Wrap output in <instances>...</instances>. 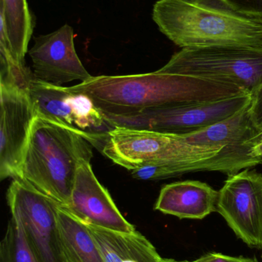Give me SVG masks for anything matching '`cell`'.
<instances>
[{
	"instance_id": "obj_1",
	"label": "cell",
	"mask_w": 262,
	"mask_h": 262,
	"mask_svg": "<svg viewBox=\"0 0 262 262\" xmlns=\"http://www.w3.org/2000/svg\"><path fill=\"white\" fill-rule=\"evenodd\" d=\"M66 89L90 98L103 115L115 116L249 93L232 84L158 71L139 75L92 76Z\"/></svg>"
},
{
	"instance_id": "obj_2",
	"label": "cell",
	"mask_w": 262,
	"mask_h": 262,
	"mask_svg": "<svg viewBox=\"0 0 262 262\" xmlns=\"http://www.w3.org/2000/svg\"><path fill=\"white\" fill-rule=\"evenodd\" d=\"M152 19L182 49L211 46H262V20L216 3L158 0Z\"/></svg>"
},
{
	"instance_id": "obj_3",
	"label": "cell",
	"mask_w": 262,
	"mask_h": 262,
	"mask_svg": "<svg viewBox=\"0 0 262 262\" xmlns=\"http://www.w3.org/2000/svg\"><path fill=\"white\" fill-rule=\"evenodd\" d=\"M93 157L78 131L37 115L22 163L20 178L63 206L70 202L78 166Z\"/></svg>"
},
{
	"instance_id": "obj_4",
	"label": "cell",
	"mask_w": 262,
	"mask_h": 262,
	"mask_svg": "<svg viewBox=\"0 0 262 262\" xmlns=\"http://www.w3.org/2000/svg\"><path fill=\"white\" fill-rule=\"evenodd\" d=\"M157 71L232 84L252 95L262 84V46L186 48Z\"/></svg>"
},
{
	"instance_id": "obj_5",
	"label": "cell",
	"mask_w": 262,
	"mask_h": 262,
	"mask_svg": "<svg viewBox=\"0 0 262 262\" xmlns=\"http://www.w3.org/2000/svg\"><path fill=\"white\" fill-rule=\"evenodd\" d=\"M224 148L192 144L176 134L115 127L106 134L100 150L115 164L132 171L149 163L206 160Z\"/></svg>"
},
{
	"instance_id": "obj_6",
	"label": "cell",
	"mask_w": 262,
	"mask_h": 262,
	"mask_svg": "<svg viewBox=\"0 0 262 262\" xmlns=\"http://www.w3.org/2000/svg\"><path fill=\"white\" fill-rule=\"evenodd\" d=\"M252 95L149 109L135 115H104L112 127L149 130L166 134H192L224 121L251 104Z\"/></svg>"
},
{
	"instance_id": "obj_7",
	"label": "cell",
	"mask_w": 262,
	"mask_h": 262,
	"mask_svg": "<svg viewBox=\"0 0 262 262\" xmlns=\"http://www.w3.org/2000/svg\"><path fill=\"white\" fill-rule=\"evenodd\" d=\"M6 199L11 215L21 223L28 244L38 261L69 262L58 229V203L21 179H13Z\"/></svg>"
},
{
	"instance_id": "obj_8",
	"label": "cell",
	"mask_w": 262,
	"mask_h": 262,
	"mask_svg": "<svg viewBox=\"0 0 262 262\" xmlns=\"http://www.w3.org/2000/svg\"><path fill=\"white\" fill-rule=\"evenodd\" d=\"M38 116L56 121L79 132L91 144L101 149L106 134L113 128L104 115L86 95L72 93L32 77L28 88Z\"/></svg>"
},
{
	"instance_id": "obj_9",
	"label": "cell",
	"mask_w": 262,
	"mask_h": 262,
	"mask_svg": "<svg viewBox=\"0 0 262 262\" xmlns=\"http://www.w3.org/2000/svg\"><path fill=\"white\" fill-rule=\"evenodd\" d=\"M217 212L248 246L262 249V174L243 169L228 177L218 191Z\"/></svg>"
},
{
	"instance_id": "obj_10",
	"label": "cell",
	"mask_w": 262,
	"mask_h": 262,
	"mask_svg": "<svg viewBox=\"0 0 262 262\" xmlns=\"http://www.w3.org/2000/svg\"><path fill=\"white\" fill-rule=\"evenodd\" d=\"M28 88L0 81V179H19L25 151L37 114Z\"/></svg>"
},
{
	"instance_id": "obj_11",
	"label": "cell",
	"mask_w": 262,
	"mask_h": 262,
	"mask_svg": "<svg viewBox=\"0 0 262 262\" xmlns=\"http://www.w3.org/2000/svg\"><path fill=\"white\" fill-rule=\"evenodd\" d=\"M74 30L68 24L47 35L34 38L29 54L35 78L54 85L92 78L75 51Z\"/></svg>"
},
{
	"instance_id": "obj_12",
	"label": "cell",
	"mask_w": 262,
	"mask_h": 262,
	"mask_svg": "<svg viewBox=\"0 0 262 262\" xmlns=\"http://www.w3.org/2000/svg\"><path fill=\"white\" fill-rule=\"evenodd\" d=\"M63 207L86 224L116 232L136 231L122 215L109 191L99 183L90 162H83L78 166L70 202Z\"/></svg>"
},
{
	"instance_id": "obj_13",
	"label": "cell",
	"mask_w": 262,
	"mask_h": 262,
	"mask_svg": "<svg viewBox=\"0 0 262 262\" xmlns=\"http://www.w3.org/2000/svg\"><path fill=\"white\" fill-rule=\"evenodd\" d=\"M218 191L198 180H185L165 185L155 209L184 220H203L217 212Z\"/></svg>"
},
{
	"instance_id": "obj_14",
	"label": "cell",
	"mask_w": 262,
	"mask_h": 262,
	"mask_svg": "<svg viewBox=\"0 0 262 262\" xmlns=\"http://www.w3.org/2000/svg\"><path fill=\"white\" fill-rule=\"evenodd\" d=\"M86 225L105 262H160L163 259L151 242L137 231L116 232Z\"/></svg>"
},
{
	"instance_id": "obj_15",
	"label": "cell",
	"mask_w": 262,
	"mask_h": 262,
	"mask_svg": "<svg viewBox=\"0 0 262 262\" xmlns=\"http://www.w3.org/2000/svg\"><path fill=\"white\" fill-rule=\"evenodd\" d=\"M249 106L210 127L181 136L186 141L198 146L252 149L260 131L252 121Z\"/></svg>"
},
{
	"instance_id": "obj_16",
	"label": "cell",
	"mask_w": 262,
	"mask_h": 262,
	"mask_svg": "<svg viewBox=\"0 0 262 262\" xmlns=\"http://www.w3.org/2000/svg\"><path fill=\"white\" fill-rule=\"evenodd\" d=\"M57 220L68 261L105 262L96 241L86 223L59 204L57 207Z\"/></svg>"
},
{
	"instance_id": "obj_17",
	"label": "cell",
	"mask_w": 262,
	"mask_h": 262,
	"mask_svg": "<svg viewBox=\"0 0 262 262\" xmlns=\"http://www.w3.org/2000/svg\"><path fill=\"white\" fill-rule=\"evenodd\" d=\"M0 23L6 28L14 59L26 66L25 56L35 26L27 0H1Z\"/></svg>"
},
{
	"instance_id": "obj_18",
	"label": "cell",
	"mask_w": 262,
	"mask_h": 262,
	"mask_svg": "<svg viewBox=\"0 0 262 262\" xmlns=\"http://www.w3.org/2000/svg\"><path fill=\"white\" fill-rule=\"evenodd\" d=\"M0 262H39L28 244L21 223L12 216L0 243Z\"/></svg>"
},
{
	"instance_id": "obj_19",
	"label": "cell",
	"mask_w": 262,
	"mask_h": 262,
	"mask_svg": "<svg viewBox=\"0 0 262 262\" xmlns=\"http://www.w3.org/2000/svg\"><path fill=\"white\" fill-rule=\"evenodd\" d=\"M218 4L234 12L262 20V0H217Z\"/></svg>"
},
{
	"instance_id": "obj_20",
	"label": "cell",
	"mask_w": 262,
	"mask_h": 262,
	"mask_svg": "<svg viewBox=\"0 0 262 262\" xmlns=\"http://www.w3.org/2000/svg\"><path fill=\"white\" fill-rule=\"evenodd\" d=\"M251 118L256 128L262 131V84L252 95V101L249 106Z\"/></svg>"
},
{
	"instance_id": "obj_21",
	"label": "cell",
	"mask_w": 262,
	"mask_h": 262,
	"mask_svg": "<svg viewBox=\"0 0 262 262\" xmlns=\"http://www.w3.org/2000/svg\"><path fill=\"white\" fill-rule=\"evenodd\" d=\"M182 262H259L256 258H246V257H234L218 252H209L203 255L194 261H183Z\"/></svg>"
},
{
	"instance_id": "obj_22",
	"label": "cell",
	"mask_w": 262,
	"mask_h": 262,
	"mask_svg": "<svg viewBox=\"0 0 262 262\" xmlns=\"http://www.w3.org/2000/svg\"><path fill=\"white\" fill-rule=\"evenodd\" d=\"M251 154L255 158L262 159V131L255 138V143L251 149Z\"/></svg>"
},
{
	"instance_id": "obj_23",
	"label": "cell",
	"mask_w": 262,
	"mask_h": 262,
	"mask_svg": "<svg viewBox=\"0 0 262 262\" xmlns=\"http://www.w3.org/2000/svg\"><path fill=\"white\" fill-rule=\"evenodd\" d=\"M192 1L200 2V3H216V4H218L217 0H192Z\"/></svg>"
},
{
	"instance_id": "obj_24",
	"label": "cell",
	"mask_w": 262,
	"mask_h": 262,
	"mask_svg": "<svg viewBox=\"0 0 262 262\" xmlns=\"http://www.w3.org/2000/svg\"><path fill=\"white\" fill-rule=\"evenodd\" d=\"M160 262H182V261H175V260H172V259H165V258H163V259H162V261Z\"/></svg>"
}]
</instances>
